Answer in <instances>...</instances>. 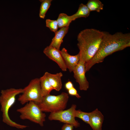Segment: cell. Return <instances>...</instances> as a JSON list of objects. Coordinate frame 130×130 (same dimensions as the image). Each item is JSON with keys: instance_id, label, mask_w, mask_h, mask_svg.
Instances as JSON below:
<instances>
[{"instance_id": "d6986e66", "label": "cell", "mask_w": 130, "mask_h": 130, "mask_svg": "<svg viewBox=\"0 0 130 130\" xmlns=\"http://www.w3.org/2000/svg\"><path fill=\"white\" fill-rule=\"evenodd\" d=\"M75 116L79 118L84 122L89 124L90 116V112H86L82 111L80 110H76L75 112Z\"/></svg>"}, {"instance_id": "44dd1931", "label": "cell", "mask_w": 130, "mask_h": 130, "mask_svg": "<svg viewBox=\"0 0 130 130\" xmlns=\"http://www.w3.org/2000/svg\"><path fill=\"white\" fill-rule=\"evenodd\" d=\"M68 94L70 95L76 97L78 98H81V96L78 92L76 89L73 87L68 90Z\"/></svg>"}, {"instance_id": "ffe728a7", "label": "cell", "mask_w": 130, "mask_h": 130, "mask_svg": "<svg viewBox=\"0 0 130 130\" xmlns=\"http://www.w3.org/2000/svg\"><path fill=\"white\" fill-rule=\"evenodd\" d=\"M46 26L50 30L55 33L57 31L58 28L57 20H52L47 19L46 20Z\"/></svg>"}, {"instance_id": "7a4b0ae2", "label": "cell", "mask_w": 130, "mask_h": 130, "mask_svg": "<svg viewBox=\"0 0 130 130\" xmlns=\"http://www.w3.org/2000/svg\"><path fill=\"white\" fill-rule=\"evenodd\" d=\"M103 32L93 28L86 29L78 34L77 46L80 58L87 63L97 52L102 40Z\"/></svg>"}, {"instance_id": "5bb4252c", "label": "cell", "mask_w": 130, "mask_h": 130, "mask_svg": "<svg viewBox=\"0 0 130 130\" xmlns=\"http://www.w3.org/2000/svg\"><path fill=\"white\" fill-rule=\"evenodd\" d=\"M39 78L42 94L43 97L50 95L53 89L45 73Z\"/></svg>"}, {"instance_id": "5b68a950", "label": "cell", "mask_w": 130, "mask_h": 130, "mask_svg": "<svg viewBox=\"0 0 130 130\" xmlns=\"http://www.w3.org/2000/svg\"><path fill=\"white\" fill-rule=\"evenodd\" d=\"M17 111L20 113V117L21 119H27L41 126H44L46 115L36 103L29 102L23 107L17 109Z\"/></svg>"}, {"instance_id": "277c9868", "label": "cell", "mask_w": 130, "mask_h": 130, "mask_svg": "<svg viewBox=\"0 0 130 130\" xmlns=\"http://www.w3.org/2000/svg\"><path fill=\"white\" fill-rule=\"evenodd\" d=\"M69 98L68 94L65 92L57 96L50 94L43 97L41 101L37 104L43 112H56L64 110Z\"/></svg>"}, {"instance_id": "3957f363", "label": "cell", "mask_w": 130, "mask_h": 130, "mask_svg": "<svg viewBox=\"0 0 130 130\" xmlns=\"http://www.w3.org/2000/svg\"><path fill=\"white\" fill-rule=\"evenodd\" d=\"M23 89L11 88L2 90L0 96V103L1 110L2 112V121L5 123L12 127L18 129H23L27 126L18 124L12 120L10 118L8 113L10 108L14 104L16 96L22 93Z\"/></svg>"}, {"instance_id": "ac0fdd59", "label": "cell", "mask_w": 130, "mask_h": 130, "mask_svg": "<svg viewBox=\"0 0 130 130\" xmlns=\"http://www.w3.org/2000/svg\"><path fill=\"white\" fill-rule=\"evenodd\" d=\"M41 4L40 6L39 16L42 19H44L46 14L50 7L52 0H39Z\"/></svg>"}, {"instance_id": "8fae6325", "label": "cell", "mask_w": 130, "mask_h": 130, "mask_svg": "<svg viewBox=\"0 0 130 130\" xmlns=\"http://www.w3.org/2000/svg\"><path fill=\"white\" fill-rule=\"evenodd\" d=\"M89 125L93 130H102L104 116L101 112L97 108L90 112Z\"/></svg>"}, {"instance_id": "603a6c76", "label": "cell", "mask_w": 130, "mask_h": 130, "mask_svg": "<svg viewBox=\"0 0 130 130\" xmlns=\"http://www.w3.org/2000/svg\"><path fill=\"white\" fill-rule=\"evenodd\" d=\"M65 86L66 89L67 91L74 87L72 83L70 81L67 82L65 83Z\"/></svg>"}, {"instance_id": "ba28073f", "label": "cell", "mask_w": 130, "mask_h": 130, "mask_svg": "<svg viewBox=\"0 0 130 130\" xmlns=\"http://www.w3.org/2000/svg\"><path fill=\"white\" fill-rule=\"evenodd\" d=\"M85 63L84 61L80 57L78 63L73 72L76 81L79 84L80 90L86 91L89 87V83L85 76Z\"/></svg>"}, {"instance_id": "9a60e30c", "label": "cell", "mask_w": 130, "mask_h": 130, "mask_svg": "<svg viewBox=\"0 0 130 130\" xmlns=\"http://www.w3.org/2000/svg\"><path fill=\"white\" fill-rule=\"evenodd\" d=\"M91 11L86 5L81 3L79 5L78 10L74 14L71 16L72 21L81 17L86 18L90 14Z\"/></svg>"}, {"instance_id": "2e32d148", "label": "cell", "mask_w": 130, "mask_h": 130, "mask_svg": "<svg viewBox=\"0 0 130 130\" xmlns=\"http://www.w3.org/2000/svg\"><path fill=\"white\" fill-rule=\"evenodd\" d=\"M58 28L69 26L72 21L71 16H69L64 13H60L57 20Z\"/></svg>"}, {"instance_id": "7402d4cb", "label": "cell", "mask_w": 130, "mask_h": 130, "mask_svg": "<svg viewBox=\"0 0 130 130\" xmlns=\"http://www.w3.org/2000/svg\"><path fill=\"white\" fill-rule=\"evenodd\" d=\"M74 127L72 125L65 124L62 127L61 130H73Z\"/></svg>"}, {"instance_id": "7c38bea8", "label": "cell", "mask_w": 130, "mask_h": 130, "mask_svg": "<svg viewBox=\"0 0 130 130\" xmlns=\"http://www.w3.org/2000/svg\"><path fill=\"white\" fill-rule=\"evenodd\" d=\"M69 26L60 28L55 33V36L52 39L50 45L57 49L60 50L61 44L63 42V39L67 32Z\"/></svg>"}, {"instance_id": "30bf717a", "label": "cell", "mask_w": 130, "mask_h": 130, "mask_svg": "<svg viewBox=\"0 0 130 130\" xmlns=\"http://www.w3.org/2000/svg\"><path fill=\"white\" fill-rule=\"evenodd\" d=\"M60 52L67 68L70 72H73L79 61L80 57V53L79 52L76 55H71L68 53L67 50L64 48L60 51Z\"/></svg>"}, {"instance_id": "4fadbf2b", "label": "cell", "mask_w": 130, "mask_h": 130, "mask_svg": "<svg viewBox=\"0 0 130 130\" xmlns=\"http://www.w3.org/2000/svg\"><path fill=\"white\" fill-rule=\"evenodd\" d=\"M47 78L53 90L59 91L61 89L62 84L61 78L63 74L61 72L52 74L48 72H45Z\"/></svg>"}, {"instance_id": "9c48e42d", "label": "cell", "mask_w": 130, "mask_h": 130, "mask_svg": "<svg viewBox=\"0 0 130 130\" xmlns=\"http://www.w3.org/2000/svg\"><path fill=\"white\" fill-rule=\"evenodd\" d=\"M43 52L49 58L56 63L62 71H66L67 68L60 50L49 45L45 48Z\"/></svg>"}, {"instance_id": "e0dca14e", "label": "cell", "mask_w": 130, "mask_h": 130, "mask_svg": "<svg viewBox=\"0 0 130 130\" xmlns=\"http://www.w3.org/2000/svg\"><path fill=\"white\" fill-rule=\"evenodd\" d=\"M90 11L99 12L103 8L104 4L99 0H89L86 5Z\"/></svg>"}, {"instance_id": "6da1fadb", "label": "cell", "mask_w": 130, "mask_h": 130, "mask_svg": "<svg viewBox=\"0 0 130 130\" xmlns=\"http://www.w3.org/2000/svg\"><path fill=\"white\" fill-rule=\"evenodd\" d=\"M99 49L95 56L85 63L86 72L96 64L102 62L107 56L130 46V33L117 32L113 34L103 32Z\"/></svg>"}, {"instance_id": "8992f818", "label": "cell", "mask_w": 130, "mask_h": 130, "mask_svg": "<svg viewBox=\"0 0 130 130\" xmlns=\"http://www.w3.org/2000/svg\"><path fill=\"white\" fill-rule=\"evenodd\" d=\"M21 95H19L18 101L22 105L30 101L37 104L42 101V96L39 78H36L32 80L23 89Z\"/></svg>"}, {"instance_id": "52a82bcc", "label": "cell", "mask_w": 130, "mask_h": 130, "mask_svg": "<svg viewBox=\"0 0 130 130\" xmlns=\"http://www.w3.org/2000/svg\"><path fill=\"white\" fill-rule=\"evenodd\" d=\"M76 107V105L73 104L67 110L50 113L48 119L50 120H57L65 124H70L75 128L79 127L80 124L75 120V116Z\"/></svg>"}]
</instances>
